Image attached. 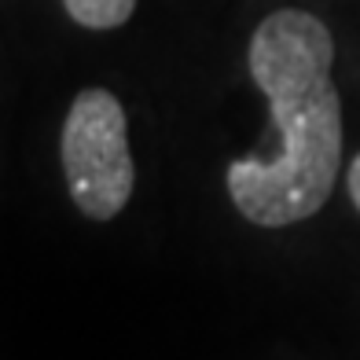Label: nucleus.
Wrapping results in <instances>:
<instances>
[{"label": "nucleus", "mask_w": 360, "mask_h": 360, "mask_svg": "<svg viewBox=\"0 0 360 360\" xmlns=\"http://www.w3.org/2000/svg\"><path fill=\"white\" fill-rule=\"evenodd\" d=\"M247 67L265 92L276 143L272 158L228 162V195L257 228H287L320 214L342 169V100L331 81L335 37L313 11L280 8L250 37Z\"/></svg>", "instance_id": "1"}, {"label": "nucleus", "mask_w": 360, "mask_h": 360, "mask_svg": "<svg viewBox=\"0 0 360 360\" xmlns=\"http://www.w3.org/2000/svg\"><path fill=\"white\" fill-rule=\"evenodd\" d=\"M63 176L74 206L89 221H110L133 199L136 166L129 151V118L110 89H81L59 136Z\"/></svg>", "instance_id": "2"}, {"label": "nucleus", "mask_w": 360, "mask_h": 360, "mask_svg": "<svg viewBox=\"0 0 360 360\" xmlns=\"http://www.w3.org/2000/svg\"><path fill=\"white\" fill-rule=\"evenodd\" d=\"M63 8L85 30H118L133 19L136 0H63Z\"/></svg>", "instance_id": "3"}, {"label": "nucleus", "mask_w": 360, "mask_h": 360, "mask_svg": "<svg viewBox=\"0 0 360 360\" xmlns=\"http://www.w3.org/2000/svg\"><path fill=\"white\" fill-rule=\"evenodd\" d=\"M346 184H349V199L356 206V214H360V155L349 162V173H346Z\"/></svg>", "instance_id": "4"}]
</instances>
